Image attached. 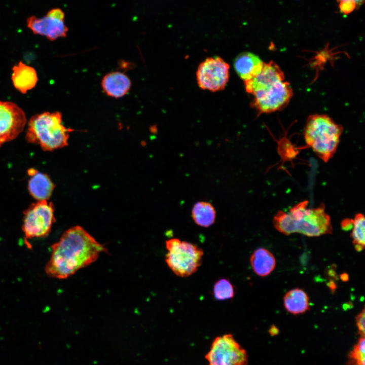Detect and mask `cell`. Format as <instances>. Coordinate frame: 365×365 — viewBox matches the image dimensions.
<instances>
[{
  "label": "cell",
  "mask_w": 365,
  "mask_h": 365,
  "mask_svg": "<svg viewBox=\"0 0 365 365\" xmlns=\"http://www.w3.org/2000/svg\"><path fill=\"white\" fill-rule=\"evenodd\" d=\"M250 263L256 274L264 277L269 275L274 270L276 260L270 251L260 247L256 249L251 254Z\"/></svg>",
  "instance_id": "obj_16"
},
{
  "label": "cell",
  "mask_w": 365,
  "mask_h": 365,
  "mask_svg": "<svg viewBox=\"0 0 365 365\" xmlns=\"http://www.w3.org/2000/svg\"><path fill=\"white\" fill-rule=\"evenodd\" d=\"M351 237L355 250L362 251L365 245V218L362 213H357L352 220Z\"/></svg>",
  "instance_id": "obj_19"
},
{
  "label": "cell",
  "mask_w": 365,
  "mask_h": 365,
  "mask_svg": "<svg viewBox=\"0 0 365 365\" xmlns=\"http://www.w3.org/2000/svg\"><path fill=\"white\" fill-rule=\"evenodd\" d=\"M131 86L129 77L121 71H113L105 75L101 81V87L108 96L119 98L127 94Z\"/></svg>",
  "instance_id": "obj_12"
},
{
  "label": "cell",
  "mask_w": 365,
  "mask_h": 365,
  "mask_svg": "<svg viewBox=\"0 0 365 365\" xmlns=\"http://www.w3.org/2000/svg\"><path fill=\"white\" fill-rule=\"evenodd\" d=\"M71 131L62 124L61 113L44 112L30 119L25 138L28 142L39 144L44 151H50L67 145Z\"/></svg>",
  "instance_id": "obj_5"
},
{
  "label": "cell",
  "mask_w": 365,
  "mask_h": 365,
  "mask_svg": "<svg viewBox=\"0 0 365 365\" xmlns=\"http://www.w3.org/2000/svg\"><path fill=\"white\" fill-rule=\"evenodd\" d=\"M286 310L293 314H302L310 309L309 297L302 289L296 288L287 291L283 297Z\"/></svg>",
  "instance_id": "obj_17"
},
{
  "label": "cell",
  "mask_w": 365,
  "mask_h": 365,
  "mask_svg": "<svg viewBox=\"0 0 365 365\" xmlns=\"http://www.w3.org/2000/svg\"><path fill=\"white\" fill-rule=\"evenodd\" d=\"M340 11L344 14H348L358 8L364 0H337Z\"/></svg>",
  "instance_id": "obj_22"
},
{
  "label": "cell",
  "mask_w": 365,
  "mask_h": 365,
  "mask_svg": "<svg viewBox=\"0 0 365 365\" xmlns=\"http://www.w3.org/2000/svg\"><path fill=\"white\" fill-rule=\"evenodd\" d=\"M213 294L216 300L223 301L233 298L235 291L233 285L228 279L221 278L215 282Z\"/></svg>",
  "instance_id": "obj_20"
},
{
  "label": "cell",
  "mask_w": 365,
  "mask_h": 365,
  "mask_svg": "<svg viewBox=\"0 0 365 365\" xmlns=\"http://www.w3.org/2000/svg\"><path fill=\"white\" fill-rule=\"evenodd\" d=\"M343 127L325 115L313 114L307 118L304 130L306 144L326 163L336 153Z\"/></svg>",
  "instance_id": "obj_4"
},
{
  "label": "cell",
  "mask_w": 365,
  "mask_h": 365,
  "mask_svg": "<svg viewBox=\"0 0 365 365\" xmlns=\"http://www.w3.org/2000/svg\"><path fill=\"white\" fill-rule=\"evenodd\" d=\"M364 309L356 316V324L360 337H364L365 333V315Z\"/></svg>",
  "instance_id": "obj_23"
},
{
  "label": "cell",
  "mask_w": 365,
  "mask_h": 365,
  "mask_svg": "<svg viewBox=\"0 0 365 365\" xmlns=\"http://www.w3.org/2000/svg\"><path fill=\"white\" fill-rule=\"evenodd\" d=\"M341 278L343 280H347L348 278V275H346V274H343L341 275Z\"/></svg>",
  "instance_id": "obj_26"
},
{
  "label": "cell",
  "mask_w": 365,
  "mask_h": 365,
  "mask_svg": "<svg viewBox=\"0 0 365 365\" xmlns=\"http://www.w3.org/2000/svg\"><path fill=\"white\" fill-rule=\"evenodd\" d=\"M27 27L35 34L50 41L65 37L68 28L65 23V14L60 8L50 10L44 16H31L26 21Z\"/></svg>",
  "instance_id": "obj_10"
},
{
  "label": "cell",
  "mask_w": 365,
  "mask_h": 365,
  "mask_svg": "<svg viewBox=\"0 0 365 365\" xmlns=\"http://www.w3.org/2000/svg\"><path fill=\"white\" fill-rule=\"evenodd\" d=\"M199 86L211 91L223 90L229 77V65L219 57L207 58L199 65L196 73Z\"/></svg>",
  "instance_id": "obj_9"
},
{
  "label": "cell",
  "mask_w": 365,
  "mask_h": 365,
  "mask_svg": "<svg viewBox=\"0 0 365 365\" xmlns=\"http://www.w3.org/2000/svg\"><path fill=\"white\" fill-rule=\"evenodd\" d=\"M208 365H247L246 350L230 334L216 337L205 355Z\"/></svg>",
  "instance_id": "obj_8"
},
{
  "label": "cell",
  "mask_w": 365,
  "mask_h": 365,
  "mask_svg": "<svg viewBox=\"0 0 365 365\" xmlns=\"http://www.w3.org/2000/svg\"><path fill=\"white\" fill-rule=\"evenodd\" d=\"M269 332L271 335L275 336L279 333V330L275 326L272 325L270 328Z\"/></svg>",
  "instance_id": "obj_25"
},
{
  "label": "cell",
  "mask_w": 365,
  "mask_h": 365,
  "mask_svg": "<svg viewBox=\"0 0 365 365\" xmlns=\"http://www.w3.org/2000/svg\"><path fill=\"white\" fill-rule=\"evenodd\" d=\"M26 123L24 111L16 104L0 100V148L16 138Z\"/></svg>",
  "instance_id": "obj_11"
},
{
  "label": "cell",
  "mask_w": 365,
  "mask_h": 365,
  "mask_svg": "<svg viewBox=\"0 0 365 365\" xmlns=\"http://www.w3.org/2000/svg\"><path fill=\"white\" fill-rule=\"evenodd\" d=\"M27 172L30 176L28 182L29 194L38 201L48 200L54 188L50 177L34 168L29 169Z\"/></svg>",
  "instance_id": "obj_13"
},
{
  "label": "cell",
  "mask_w": 365,
  "mask_h": 365,
  "mask_svg": "<svg viewBox=\"0 0 365 365\" xmlns=\"http://www.w3.org/2000/svg\"><path fill=\"white\" fill-rule=\"evenodd\" d=\"M54 208L48 200L38 201L24 211L22 229L26 238L45 237L55 221Z\"/></svg>",
  "instance_id": "obj_7"
},
{
  "label": "cell",
  "mask_w": 365,
  "mask_h": 365,
  "mask_svg": "<svg viewBox=\"0 0 365 365\" xmlns=\"http://www.w3.org/2000/svg\"><path fill=\"white\" fill-rule=\"evenodd\" d=\"M354 365H365V340L361 337L350 353Z\"/></svg>",
  "instance_id": "obj_21"
},
{
  "label": "cell",
  "mask_w": 365,
  "mask_h": 365,
  "mask_svg": "<svg viewBox=\"0 0 365 365\" xmlns=\"http://www.w3.org/2000/svg\"><path fill=\"white\" fill-rule=\"evenodd\" d=\"M307 200L290 208L287 212L278 211L273 218L275 228L289 235L298 233L308 237L332 234L333 227L330 215L323 203L315 208H309Z\"/></svg>",
  "instance_id": "obj_3"
},
{
  "label": "cell",
  "mask_w": 365,
  "mask_h": 365,
  "mask_svg": "<svg viewBox=\"0 0 365 365\" xmlns=\"http://www.w3.org/2000/svg\"><path fill=\"white\" fill-rule=\"evenodd\" d=\"M165 244L168 250L166 263L176 275L186 277L198 270L203 256V251L200 247L177 238L169 239Z\"/></svg>",
  "instance_id": "obj_6"
},
{
  "label": "cell",
  "mask_w": 365,
  "mask_h": 365,
  "mask_svg": "<svg viewBox=\"0 0 365 365\" xmlns=\"http://www.w3.org/2000/svg\"><path fill=\"white\" fill-rule=\"evenodd\" d=\"M264 62L259 57L251 53L239 54L234 61V67L239 76L244 81L256 77L261 70Z\"/></svg>",
  "instance_id": "obj_14"
},
{
  "label": "cell",
  "mask_w": 365,
  "mask_h": 365,
  "mask_svg": "<svg viewBox=\"0 0 365 365\" xmlns=\"http://www.w3.org/2000/svg\"><path fill=\"white\" fill-rule=\"evenodd\" d=\"M52 253L45 271L52 278L65 279L94 262L106 248L82 227L66 231L52 246Z\"/></svg>",
  "instance_id": "obj_1"
},
{
  "label": "cell",
  "mask_w": 365,
  "mask_h": 365,
  "mask_svg": "<svg viewBox=\"0 0 365 365\" xmlns=\"http://www.w3.org/2000/svg\"><path fill=\"white\" fill-rule=\"evenodd\" d=\"M245 89L253 96L252 106L259 114H267L284 108L293 95L290 84L283 72L274 61L264 62L260 72L244 81Z\"/></svg>",
  "instance_id": "obj_2"
},
{
  "label": "cell",
  "mask_w": 365,
  "mask_h": 365,
  "mask_svg": "<svg viewBox=\"0 0 365 365\" xmlns=\"http://www.w3.org/2000/svg\"><path fill=\"white\" fill-rule=\"evenodd\" d=\"M192 216L198 226L208 227L214 223L216 212L211 204L200 201L194 204L192 210Z\"/></svg>",
  "instance_id": "obj_18"
},
{
  "label": "cell",
  "mask_w": 365,
  "mask_h": 365,
  "mask_svg": "<svg viewBox=\"0 0 365 365\" xmlns=\"http://www.w3.org/2000/svg\"><path fill=\"white\" fill-rule=\"evenodd\" d=\"M352 219H345L341 223V227L344 230H348L352 227Z\"/></svg>",
  "instance_id": "obj_24"
},
{
  "label": "cell",
  "mask_w": 365,
  "mask_h": 365,
  "mask_svg": "<svg viewBox=\"0 0 365 365\" xmlns=\"http://www.w3.org/2000/svg\"><path fill=\"white\" fill-rule=\"evenodd\" d=\"M12 80L14 87L23 94L33 88L38 82L35 69L21 61L13 67Z\"/></svg>",
  "instance_id": "obj_15"
}]
</instances>
